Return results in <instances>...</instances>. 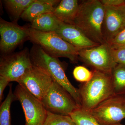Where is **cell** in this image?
I'll return each instance as SVG.
<instances>
[{"label":"cell","mask_w":125,"mask_h":125,"mask_svg":"<svg viewBox=\"0 0 125 125\" xmlns=\"http://www.w3.org/2000/svg\"><path fill=\"white\" fill-rule=\"evenodd\" d=\"M70 116L76 125H101L90 113L81 108L74 110Z\"/></svg>","instance_id":"obj_20"},{"label":"cell","mask_w":125,"mask_h":125,"mask_svg":"<svg viewBox=\"0 0 125 125\" xmlns=\"http://www.w3.org/2000/svg\"><path fill=\"white\" fill-rule=\"evenodd\" d=\"M41 102L47 111L59 115L70 116L80 108L71 94L54 82Z\"/></svg>","instance_id":"obj_5"},{"label":"cell","mask_w":125,"mask_h":125,"mask_svg":"<svg viewBox=\"0 0 125 125\" xmlns=\"http://www.w3.org/2000/svg\"><path fill=\"white\" fill-rule=\"evenodd\" d=\"M104 6L102 32L105 42L109 43L125 27V4L117 6Z\"/></svg>","instance_id":"obj_12"},{"label":"cell","mask_w":125,"mask_h":125,"mask_svg":"<svg viewBox=\"0 0 125 125\" xmlns=\"http://www.w3.org/2000/svg\"><path fill=\"white\" fill-rule=\"evenodd\" d=\"M104 6H117L125 4V0H100Z\"/></svg>","instance_id":"obj_25"},{"label":"cell","mask_w":125,"mask_h":125,"mask_svg":"<svg viewBox=\"0 0 125 125\" xmlns=\"http://www.w3.org/2000/svg\"><path fill=\"white\" fill-rule=\"evenodd\" d=\"M93 71L92 79L88 82L83 83L79 89L81 100V108L88 112L114 95L111 73L96 70Z\"/></svg>","instance_id":"obj_3"},{"label":"cell","mask_w":125,"mask_h":125,"mask_svg":"<svg viewBox=\"0 0 125 125\" xmlns=\"http://www.w3.org/2000/svg\"><path fill=\"white\" fill-rule=\"evenodd\" d=\"M112 52L115 62L118 64L125 66V47L113 49Z\"/></svg>","instance_id":"obj_24"},{"label":"cell","mask_w":125,"mask_h":125,"mask_svg":"<svg viewBox=\"0 0 125 125\" xmlns=\"http://www.w3.org/2000/svg\"><path fill=\"white\" fill-rule=\"evenodd\" d=\"M35 0H5V7L13 22H17L25 10Z\"/></svg>","instance_id":"obj_17"},{"label":"cell","mask_w":125,"mask_h":125,"mask_svg":"<svg viewBox=\"0 0 125 125\" xmlns=\"http://www.w3.org/2000/svg\"><path fill=\"white\" fill-rule=\"evenodd\" d=\"M113 49L125 47V27L115 36L109 43Z\"/></svg>","instance_id":"obj_23"},{"label":"cell","mask_w":125,"mask_h":125,"mask_svg":"<svg viewBox=\"0 0 125 125\" xmlns=\"http://www.w3.org/2000/svg\"><path fill=\"white\" fill-rule=\"evenodd\" d=\"M73 76L78 82L85 83L89 81L93 75L91 71L83 66H78L75 67L73 72Z\"/></svg>","instance_id":"obj_22"},{"label":"cell","mask_w":125,"mask_h":125,"mask_svg":"<svg viewBox=\"0 0 125 125\" xmlns=\"http://www.w3.org/2000/svg\"><path fill=\"white\" fill-rule=\"evenodd\" d=\"M10 81L5 77L0 76V102H1L3 97L4 90L9 84Z\"/></svg>","instance_id":"obj_26"},{"label":"cell","mask_w":125,"mask_h":125,"mask_svg":"<svg viewBox=\"0 0 125 125\" xmlns=\"http://www.w3.org/2000/svg\"><path fill=\"white\" fill-rule=\"evenodd\" d=\"M16 99L12 92V85H10L8 95L0 106V125H11L10 106Z\"/></svg>","instance_id":"obj_19"},{"label":"cell","mask_w":125,"mask_h":125,"mask_svg":"<svg viewBox=\"0 0 125 125\" xmlns=\"http://www.w3.org/2000/svg\"><path fill=\"white\" fill-rule=\"evenodd\" d=\"M20 102L25 115V125H43L47 112L41 101L18 84L14 93Z\"/></svg>","instance_id":"obj_8"},{"label":"cell","mask_w":125,"mask_h":125,"mask_svg":"<svg viewBox=\"0 0 125 125\" xmlns=\"http://www.w3.org/2000/svg\"><path fill=\"white\" fill-rule=\"evenodd\" d=\"M30 55L33 65L45 71L53 81L65 89L73 98L79 107H81L79 89L74 87L68 79L63 66L58 58L50 55L40 46L36 45L31 48Z\"/></svg>","instance_id":"obj_2"},{"label":"cell","mask_w":125,"mask_h":125,"mask_svg":"<svg viewBox=\"0 0 125 125\" xmlns=\"http://www.w3.org/2000/svg\"><path fill=\"white\" fill-rule=\"evenodd\" d=\"M90 113L101 125H117L125 118V96L113 95Z\"/></svg>","instance_id":"obj_6"},{"label":"cell","mask_w":125,"mask_h":125,"mask_svg":"<svg viewBox=\"0 0 125 125\" xmlns=\"http://www.w3.org/2000/svg\"><path fill=\"white\" fill-rule=\"evenodd\" d=\"M79 5L77 0H62L55 7L52 13L61 22L73 24Z\"/></svg>","instance_id":"obj_15"},{"label":"cell","mask_w":125,"mask_h":125,"mask_svg":"<svg viewBox=\"0 0 125 125\" xmlns=\"http://www.w3.org/2000/svg\"><path fill=\"white\" fill-rule=\"evenodd\" d=\"M60 1L58 0H35L24 11L21 18L31 23L42 14L52 13Z\"/></svg>","instance_id":"obj_14"},{"label":"cell","mask_w":125,"mask_h":125,"mask_svg":"<svg viewBox=\"0 0 125 125\" xmlns=\"http://www.w3.org/2000/svg\"><path fill=\"white\" fill-rule=\"evenodd\" d=\"M33 64L28 48L15 53L3 55L0 61V76L17 82Z\"/></svg>","instance_id":"obj_7"},{"label":"cell","mask_w":125,"mask_h":125,"mask_svg":"<svg viewBox=\"0 0 125 125\" xmlns=\"http://www.w3.org/2000/svg\"><path fill=\"white\" fill-rule=\"evenodd\" d=\"M53 82L45 71L33 65L17 83L41 101Z\"/></svg>","instance_id":"obj_11"},{"label":"cell","mask_w":125,"mask_h":125,"mask_svg":"<svg viewBox=\"0 0 125 125\" xmlns=\"http://www.w3.org/2000/svg\"><path fill=\"white\" fill-rule=\"evenodd\" d=\"M123 125V124H121V123H120V124H118V125Z\"/></svg>","instance_id":"obj_27"},{"label":"cell","mask_w":125,"mask_h":125,"mask_svg":"<svg viewBox=\"0 0 125 125\" xmlns=\"http://www.w3.org/2000/svg\"><path fill=\"white\" fill-rule=\"evenodd\" d=\"M105 6L100 0L83 1L79 4L73 24L87 37L99 44L106 42L102 32Z\"/></svg>","instance_id":"obj_1"},{"label":"cell","mask_w":125,"mask_h":125,"mask_svg":"<svg viewBox=\"0 0 125 125\" xmlns=\"http://www.w3.org/2000/svg\"><path fill=\"white\" fill-rule=\"evenodd\" d=\"M43 125H76L69 115L53 114L48 112Z\"/></svg>","instance_id":"obj_21"},{"label":"cell","mask_w":125,"mask_h":125,"mask_svg":"<svg viewBox=\"0 0 125 125\" xmlns=\"http://www.w3.org/2000/svg\"><path fill=\"white\" fill-rule=\"evenodd\" d=\"M29 27L21 26L16 22H10L1 18L0 20V50L7 55L24 40L29 38Z\"/></svg>","instance_id":"obj_10"},{"label":"cell","mask_w":125,"mask_h":125,"mask_svg":"<svg viewBox=\"0 0 125 125\" xmlns=\"http://www.w3.org/2000/svg\"><path fill=\"white\" fill-rule=\"evenodd\" d=\"M112 48L106 42L97 46L79 51V58L96 70L111 73L117 64L113 55Z\"/></svg>","instance_id":"obj_9"},{"label":"cell","mask_w":125,"mask_h":125,"mask_svg":"<svg viewBox=\"0 0 125 125\" xmlns=\"http://www.w3.org/2000/svg\"><path fill=\"white\" fill-rule=\"evenodd\" d=\"M62 22L52 13H48L36 18L31 23L30 27L37 31L55 32Z\"/></svg>","instance_id":"obj_16"},{"label":"cell","mask_w":125,"mask_h":125,"mask_svg":"<svg viewBox=\"0 0 125 125\" xmlns=\"http://www.w3.org/2000/svg\"><path fill=\"white\" fill-rule=\"evenodd\" d=\"M29 39L53 56L68 58L72 63L78 62L79 50L55 32L37 31L30 27Z\"/></svg>","instance_id":"obj_4"},{"label":"cell","mask_w":125,"mask_h":125,"mask_svg":"<svg viewBox=\"0 0 125 125\" xmlns=\"http://www.w3.org/2000/svg\"><path fill=\"white\" fill-rule=\"evenodd\" d=\"M55 32L79 50L91 48L99 45L88 38L74 24L62 22Z\"/></svg>","instance_id":"obj_13"},{"label":"cell","mask_w":125,"mask_h":125,"mask_svg":"<svg viewBox=\"0 0 125 125\" xmlns=\"http://www.w3.org/2000/svg\"><path fill=\"white\" fill-rule=\"evenodd\" d=\"M111 76L114 94L125 96V66L117 64L112 72Z\"/></svg>","instance_id":"obj_18"}]
</instances>
